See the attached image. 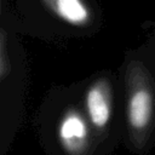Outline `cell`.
<instances>
[{"mask_svg": "<svg viewBox=\"0 0 155 155\" xmlns=\"http://www.w3.org/2000/svg\"><path fill=\"white\" fill-rule=\"evenodd\" d=\"M31 127L44 155H107L81 108L78 81L47 88Z\"/></svg>", "mask_w": 155, "mask_h": 155, "instance_id": "1", "label": "cell"}, {"mask_svg": "<svg viewBox=\"0 0 155 155\" xmlns=\"http://www.w3.org/2000/svg\"><path fill=\"white\" fill-rule=\"evenodd\" d=\"M117 75L122 145L132 155H150L155 149V56L147 50L127 52Z\"/></svg>", "mask_w": 155, "mask_h": 155, "instance_id": "2", "label": "cell"}, {"mask_svg": "<svg viewBox=\"0 0 155 155\" xmlns=\"http://www.w3.org/2000/svg\"><path fill=\"white\" fill-rule=\"evenodd\" d=\"M84 114L107 155L122 144L124 119L117 73L102 69L78 81Z\"/></svg>", "mask_w": 155, "mask_h": 155, "instance_id": "3", "label": "cell"}, {"mask_svg": "<svg viewBox=\"0 0 155 155\" xmlns=\"http://www.w3.org/2000/svg\"><path fill=\"white\" fill-rule=\"evenodd\" d=\"M29 78L27 67L12 48L10 35L0 29V155H7L24 126Z\"/></svg>", "mask_w": 155, "mask_h": 155, "instance_id": "4", "label": "cell"}, {"mask_svg": "<svg viewBox=\"0 0 155 155\" xmlns=\"http://www.w3.org/2000/svg\"><path fill=\"white\" fill-rule=\"evenodd\" d=\"M45 7L63 23L74 28H87L93 13L85 0H41Z\"/></svg>", "mask_w": 155, "mask_h": 155, "instance_id": "5", "label": "cell"}, {"mask_svg": "<svg viewBox=\"0 0 155 155\" xmlns=\"http://www.w3.org/2000/svg\"><path fill=\"white\" fill-rule=\"evenodd\" d=\"M154 38H155V31H154Z\"/></svg>", "mask_w": 155, "mask_h": 155, "instance_id": "6", "label": "cell"}]
</instances>
